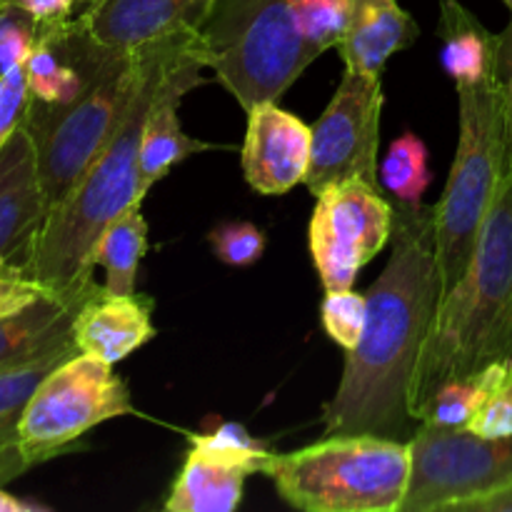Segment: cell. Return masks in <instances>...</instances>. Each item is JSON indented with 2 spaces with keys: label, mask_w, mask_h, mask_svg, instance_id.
<instances>
[{
  "label": "cell",
  "mask_w": 512,
  "mask_h": 512,
  "mask_svg": "<svg viewBox=\"0 0 512 512\" xmlns=\"http://www.w3.org/2000/svg\"><path fill=\"white\" fill-rule=\"evenodd\" d=\"M420 38V25L398 0H350L338 53L345 68L383 75L400 50Z\"/></svg>",
  "instance_id": "e0dca14e"
},
{
  "label": "cell",
  "mask_w": 512,
  "mask_h": 512,
  "mask_svg": "<svg viewBox=\"0 0 512 512\" xmlns=\"http://www.w3.org/2000/svg\"><path fill=\"white\" fill-rule=\"evenodd\" d=\"M460 512H512V483L463 505Z\"/></svg>",
  "instance_id": "d6a6232c"
},
{
  "label": "cell",
  "mask_w": 512,
  "mask_h": 512,
  "mask_svg": "<svg viewBox=\"0 0 512 512\" xmlns=\"http://www.w3.org/2000/svg\"><path fill=\"white\" fill-rule=\"evenodd\" d=\"M138 53L140 80L123 123L73 190L48 210L23 258L25 270L60 298L85 295L93 288V250L105 225L128 205L143 203L140 143L145 118L165 75L183 58L200 53L198 30L160 35L138 45Z\"/></svg>",
  "instance_id": "7a4b0ae2"
},
{
  "label": "cell",
  "mask_w": 512,
  "mask_h": 512,
  "mask_svg": "<svg viewBox=\"0 0 512 512\" xmlns=\"http://www.w3.org/2000/svg\"><path fill=\"white\" fill-rule=\"evenodd\" d=\"M13 3L23 8L40 28H53L75 18V0H13Z\"/></svg>",
  "instance_id": "1f68e13d"
},
{
  "label": "cell",
  "mask_w": 512,
  "mask_h": 512,
  "mask_svg": "<svg viewBox=\"0 0 512 512\" xmlns=\"http://www.w3.org/2000/svg\"><path fill=\"white\" fill-rule=\"evenodd\" d=\"M75 353H78L75 340H70L28 363L0 370V450L18 448V425L25 405L38 390L40 380Z\"/></svg>",
  "instance_id": "603a6c76"
},
{
  "label": "cell",
  "mask_w": 512,
  "mask_h": 512,
  "mask_svg": "<svg viewBox=\"0 0 512 512\" xmlns=\"http://www.w3.org/2000/svg\"><path fill=\"white\" fill-rule=\"evenodd\" d=\"M215 0H98L83 23L100 45L133 50L160 35L198 30Z\"/></svg>",
  "instance_id": "2e32d148"
},
{
  "label": "cell",
  "mask_w": 512,
  "mask_h": 512,
  "mask_svg": "<svg viewBox=\"0 0 512 512\" xmlns=\"http://www.w3.org/2000/svg\"><path fill=\"white\" fill-rule=\"evenodd\" d=\"M150 318V298L140 293H113L105 285L95 283L75 313V348L78 353L115 365L155 338Z\"/></svg>",
  "instance_id": "5bb4252c"
},
{
  "label": "cell",
  "mask_w": 512,
  "mask_h": 512,
  "mask_svg": "<svg viewBox=\"0 0 512 512\" xmlns=\"http://www.w3.org/2000/svg\"><path fill=\"white\" fill-rule=\"evenodd\" d=\"M408 450L410 475L400 512H460L512 483V438L418 423Z\"/></svg>",
  "instance_id": "9c48e42d"
},
{
  "label": "cell",
  "mask_w": 512,
  "mask_h": 512,
  "mask_svg": "<svg viewBox=\"0 0 512 512\" xmlns=\"http://www.w3.org/2000/svg\"><path fill=\"white\" fill-rule=\"evenodd\" d=\"M200 70H205L203 55L193 53L183 58L165 75L153 103H150L143 128V143H140V190H143V195H148L155 183H160L175 165L188 160L190 155L213 150L210 143L190 138L180 125L178 115L183 95L203 83Z\"/></svg>",
  "instance_id": "4fadbf2b"
},
{
  "label": "cell",
  "mask_w": 512,
  "mask_h": 512,
  "mask_svg": "<svg viewBox=\"0 0 512 512\" xmlns=\"http://www.w3.org/2000/svg\"><path fill=\"white\" fill-rule=\"evenodd\" d=\"M258 468L245 460L193 445L170 488L168 512H233L243 503L245 480Z\"/></svg>",
  "instance_id": "ac0fdd59"
},
{
  "label": "cell",
  "mask_w": 512,
  "mask_h": 512,
  "mask_svg": "<svg viewBox=\"0 0 512 512\" xmlns=\"http://www.w3.org/2000/svg\"><path fill=\"white\" fill-rule=\"evenodd\" d=\"M123 415H135L125 380L105 360L75 353L40 380L20 418L18 448L28 468H35Z\"/></svg>",
  "instance_id": "ba28073f"
},
{
  "label": "cell",
  "mask_w": 512,
  "mask_h": 512,
  "mask_svg": "<svg viewBox=\"0 0 512 512\" xmlns=\"http://www.w3.org/2000/svg\"><path fill=\"white\" fill-rule=\"evenodd\" d=\"M313 150V128L288 113L278 100H263L248 110L240 165L250 188L260 195H285L305 183Z\"/></svg>",
  "instance_id": "7c38bea8"
},
{
  "label": "cell",
  "mask_w": 512,
  "mask_h": 512,
  "mask_svg": "<svg viewBox=\"0 0 512 512\" xmlns=\"http://www.w3.org/2000/svg\"><path fill=\"white\" fill-rule=\"evenodd\" d=\"M40 33L43 28L13 0L0 3V80L28 58Z\"/></svg>",
  "instance_id": "484cf974"
},
{
  "label": "cell",
  "mask_w": 512,
  "mask_h": 512,
  "mask_svg": "<svg viewBox=\"0 0 512 512\" xmlns=\"http://www.w3.org/2000/svg\"><path fill=\"white\" fill-rule=\"evenodd\" d=\"M498 58H495V80L500 85L505 105V125H508V163L512 170V18L508 28L498 33Z\"/></svg>",
  "instance_id": "4dcf8cb0"
},
{
  "label": "cell",
  "mask_w": 512,
  "mask_h": 512,
  "mask_svg": "<svg viewBox=\"0 0 512 512\" xmlns=\"http://www.w3.org/2000/svg\"><path fill=\"white\" fill-rule=\"evenodd\" d=\"M48 215L38 155L25 123L0 148V255L23 263Z\"/></svg>",
  "instance_id": "9a60e30c"
},
{
  "label": "cell",
  "mask_w": 512,
  "mask_h": 512,
  "mask_svg": "<svg viewBox=\"0 0 512 512\" xmlns=\"http://www.w3.org/2000/svg\"><path fill=\"white\" fill-rule=\"evenodd\" d=\"M208 238L215 258L233 268H248L258 263L268 245L263 230L253 223H220L210 230Z\"/></svg>",
  "instance_id": "4316f807"
},
{
  "label": "cell",
  "mask_w": 512,
  "mask_h": 512,
  "mask_svg": "<svg viewBox=\"0 0 512 512\" xmlns=\"http://www.w3.org/2000/svg\"><path fill=\"white\" fill-rule=\"evenodd\" d=\"M140 80V53L118 50L88 93L58 110L28 105L25 128L38 155L40 185L48 210L58 205L83 178L100 150L123 123Z\"/></svg>",
  "instance_id": "52a82bcc"
},
{
  "label": "cell",
  "mask_w": 512,
  "mask_h": 512,
  "mask_svg": "<svg viewBox=\"0 0 512 512\" xmlns=\"http://www.w3.org/2000/svg\"><path fill=\"white\" fill-rule=\"evenodd\" d=\"M505 5H508V10H510V15H512V0H503Z\"/></svg>",
  "instance_id": "8d00e7d4"
},
{
  "label": "cell",
  "mask_w": 512,
  "mask_h": 512,
  "mask_svg": "<svg viewBox=\"0 0 512 512\" xmlns=\"http://www.w3.org/2000/svg\"><path fill=\"white\" fill-rule=\"evenodd\" d=\"M365 315H368V300H365V295L355 293L353 288L325 293L323 308H320L323 328L328 338L338 343L345 353L360 343Z\"/></svg>",
  "instance_id": "d4e9b609"
},
{
  "label": "cell",
  "mask_w": 512,
  "mask_h": 512,
  "mask_svg": "<svg viewBox=\"0 0 512 512\" xmlns=\"http://www.w3.org/2000/svg\"><path fill=\"white\" fill-rule=\"evenodd\" d=\"M380 183L393 193L400 203H423V195L430 185L428 148L413 133L393 140L383 165H380Z\"/></svg>",
  "instance_id": "cb8c5ba5"
},
{
  "label": "cell",
  "mask_w": 512,
  "mask_h": 512,
  "mask_svg": "<svg viewBox=\"0 0 512 512\" xmlns=\"http://www.w3.org/2000/svg\"><path fill=\"white\" fill-rule=\"evenodd\" d=\"M38 510H48L45 505H33L25 503V500L15 498L5 490V485H0V512H38Z\"/></svg>",
  "instance_id": "e575fe53"
},
{
  "label": "cell",
  "mask_w": 512,
  "mask_h": 512,
  "mask_svg": "<svg viewBox=\"0 0 512 512\" xmlns=\"http://www.w3.org/2000/svg\"><path fill=\"white\" fill-rule=\"evenodd\" d=\"M95 3H98V0H75V18H80V15L88 13Z\"/></svg>",
  "instance_id": "d590c367"
},
{
  "label": "cell",
  "mask_w": 512,
  "mask_h": 512,
  "mask_svg": "<svg viewBox=\"0 0 512 512\" xmlns=\"http://www.w3.org/2000/svg\"><path fill=\"white\" fill-rule=\"evenodd\" d=\"M148 253V223L140 203L128 205L105 225L93 250L95 268L105 270V288L113 293H135L140 260Z\"/></svg>",
  "instance_id": "44dd1931"
},
{
  "label": "cell",
  "mask_w": 512,
  "mask_h": 512,
  "mask_svg": "<svg viewBox=\"0 0 512 512\" xmlns=\"http://www.w3.org/2000/svg\"><path fill=\"white\" fill-rule=\"evenodd\" d=\"M28 463H25L20 448L0 450V485H8L10 480L20 478L23 473H28Z\"/></svg>",
  "instance_id": "836d02e7"
},
{
  "label": "cell",
  "mask_w": 512,
  "mask_h": 512,
  "mask_svg": "<svg viewBox=\"0 0 512 512\" xmlns=\"http://www.w3.org/2000/svg\"><path fill=\"white\" fill-rule=\"evenodd\" d=\"M512 370V360H503L470 378H455L440 385L433 398L423 405L418 413V423L433 425H453V428H468L473 415L478 413L480 405L488 400V395L503 383Z\"/></svg>",
  "instance_id": "7402d4cb"
},
{
  "label": "cell",
  "mask_w": 512,
  "mask_h": 512,
  "mask_svg": "<svg viewBox=\"0 0 512 512\" xmlns=\"http://www.w3.org/2000/svg\"><path fill=\"white\" fill-rule=\"evenodd\" d=\"M48 293L50 290L40 285L20 260L10 258V255H0V318L28 308L30 303H35V300Z\"/></svg>",
  "instance_id": "83f0119b"
},
{
  "label": "cell",
  "mask_w": 512,
  "mask_h": 512,
  "mask_svg": "<svg viewBox=\"0 0 512 512\" xmlns=\"http://www.w3.org/2000/svg\"><path fill=\"white\" fill-rule=\"evenodd\" d=\"M263 475L305 512H400L410 475L408 443L383 435H325L293 453H273Z\"/></svg>",
  "instance_id": "8992f818"
},
{
  "label": "cell",
  "mask_w": 512,
  "mask_h": 512,
  "mask_svg": "<svg viewBox=\"0 0 512 512\" xmlns=\"http://www.w3.org/2000/svg\"><path fill=\"white\" fill-rule=\"evenodd\" d=\"M0 3H3V0H0Z\"/></svg>",
  "instance_id": "74e56055"
},
{
  "label": "cell",
  "mask_w": 512,
  "mask_h": 512,
  "mask_svg": "<svg viewBox=\"0 0 512 512\" xmlns=\"http://www.w3.org/2000/svg\"><path fill=\"white\" fill-rule=\"evenodd\" d=\"M85 295L60 298V295L48 293L30 303L28 308L0 318V370L23 365L38 355L48 353V350L58 348V345L75 340V313H78Z\"/></svg>",
  "instance_id": "d6986e66"
},
{
  "label": "cell",
  "mask_w": 512,
  "mask_h": 512,
  "mask_svg": "<svg viewBox=\"0 0 512 512\" xmlns=\"http://www.w3.org/2000/svg\"><path fill=\"white\" fill-rule=\"evenodd\" d=\"M393 208V253L365 295V328L323 410L325 435L398 438L415 423L410 388L443 298V280L435 255V208L400 200Z\"/></svg>",
  "instance_id": "6da1fadb"
},
{
  "label": "cell",
  "mask_w": 512,
  "mask_h": 512,
  "mask_svg": "<svg viewBox=\"0 0 512 512\" xmlns=\"http://www.w3.org/2000/svg\"><path fill=\"white\" fill-rule=\"evenodd\" d=\"M438 35L443 68L455 85H473L495 75L498 33H490L460 0H440Z\"/></svg>",
  "instance_id": "ffe728a7"
},
{
  "label": "cell",
  "mask_w": 512,
  "mask_h": 512,
  "mask_svg": "<svg viewBox=\"0 0 512 512\" xmlns=\"http://www.w3.org/2000/svg\"><path fill=\"white\" fill-rule=\"evenodd\" d=\"M503 360H512V170L500 183L468 270L435 310L415 365L410 415L418 418L448 380L470 378Z\"/></svg>",
  "instance_id": "277c9868"
},
{
  "label": "cell",
  "mask_w": 512,
  "mask_h": 512,
  "mask_svg": "<svg viewBox=\"0 0 512 512\" xmlns=\"http://www.w3.org/2000/svg\"><path fill=\"white\" fill-rule=\"evenodd\" d=\"M383 118L380 75L345 68L333 100L313 125V150L305 185L313 195L348 180L380 190L378 150Z\"/></svg>",
  "instance_id": "30bf717a"
},
{
  "label": "cell",
  "mask_w": 512,
  "mask_h": 512,
  "mask_svg": "<svg viewBox=\"0 0 512 512\" xmlns=\"http://www.w3.org/2000/svg\"><path fill=\"white\" fill-rule=\"evenodd\" d=\"M458 88V150L448 185L435 205V255L443 295L458 283L473 260L480 230L500 183L508 175V125L495 75Z\"/></svg>",
  "instance_id": "5b68a950"
},
{
  "label": "cell",
  "mask_w": 512,
  "mask_h": 512,
  "mask_svg": "<svg viewBox=\"0 0 512 512\" xmlns=\"http://www.w3.org/2000/svg\"><path fill=\"white\" fill-rule=\"evenodd\" d=\"M468 428L485 438H512V370L480 405Z\"/></svg>",
  "instance_id": "f1b7e54d"
},
{
  "label": "cell",
  "mask_w": 512,
  "mask_h": 512,
  "mask_svg": "<svg viewBox=\"0 0 512 512\" xmlns=\"http://www.w3.org/2000/svg\"><path fill=\"white\" fill-rule=\"evenodd\" d=\"M350 0H215L198 25L203 65L248 113L280 100L343 38Z\"/></svg>",
  "instance_id": "3957f363"
},
{
  "label": "cell",
  "mask_w": 512,
  "mask_h": 512,
  "mask_svg": "<svg viewBox=\"0 0 512 512\" xmlns=\"http://www.w3.org/2000/svg\"><path fill=\"white\" fill-rule=\"evenodd\" d=\"M393 203L363 180H348L315 195L310 255L328 290L353 288L360 270L393 238Z\"/></svg>",
  "instance_id": "8fae6325"
},
{
  "label": "cell",
  "mask_w": 512,
  "mask_h": 512,
  "mask_svg": "<svg viewBox=\"0 0 512 512\" xmlns=\"http://www.w3.org/2000/svg\"><path fill=\"white\" fill-rule=\"evenodd\" d=\"M28 105V80H25L23 63H20L0 80V148L8 143L10 135L23 125Z\"/></svg>",
  "instance_id": "f546056e"
}]
</instances>
